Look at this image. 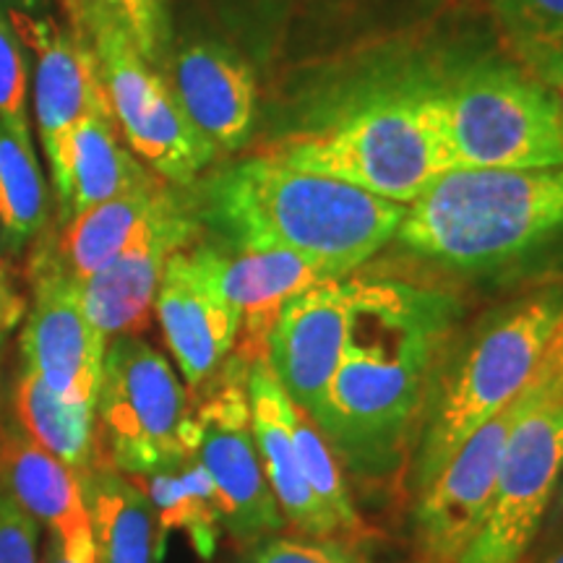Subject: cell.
I'll list each match as a JSON object with an SVG mask.
<instances>
[{
	"label": "cell",
	"instance_id": "12",
	"mask_svg": "<svg viewBox=\"0 0 563 563\" xmlns=\"http://www.w3.org/2000/svg\"><path fill=\"white\" fill-rule=\"evenodd\" d=\"M199 232L191 196L165 183L157 203L129 245L112 262L79 285L81 306L91 327L104 340L139 334L150 323V311L167 262L175 251L188 249Z\"/></svg>",
	"mask_w": 563,
	"mask_h": 563
},
{
	"label": "cell",
	"instance_id": "34",
	"mask_svg": "<svg viewBox=\"0 0 563 563\" xmlns=\"http://www.w3.org/2000/svg\"><path fill=\"white\" fill-rule=\"evenodd\" d=\"M51 0H0V11L9 13V19L16 16H47Z\"/></svg>",
	"mask_w": 563,
	"mask_h": 563
},
{
	"label": "cell",
	"instance_id": "8",
	"mask_svg": "<svg viewBox=\"0 0 563 563\" xmlns=\"http://www.w3.org/2000/svg\"><path fill=\"white\" fill-rule=\"evenodd\" d=\"M191 415L178 373L136 334L115 336L104 350L97 394V439L118 473L141 477L194 454L186 446Z\"/></svg>",
	"mask_w": 563,
	"mask_h": 563
},
{
	"label": "cell",
	"instance_id": "11",
	"mask_svg": "<svg viewBox=\"0 0 563 563\" xmlns=\"http://www.w3.org/2000/svg\"><path fill=\"white\" fill-rule=\"evenodd\" d=\"M538 368L504 410L485 420L431 483L415 496L412 540L422 563H460L473 543L496 488L504 449L538 397Z\"/></svg>",
	"mask_w": 563,
	"mask_h": 563
},
{
	"label": "cell",
	"instance_id": "6",
	"mask_svg": "<svg viewBox=\"0 0 563 563\" xmlns=\"http://www.w3.org/2000/svg\"><path fill=\"white\" fill-rule=\"evenodd\" d=\"M422 100L454 167H563L555 95L525 68L477 66L439 89H422Z\"/></svg>",
	"mask_w": 563,
	"mask_h": 563
},
{
	"label": "cell",
	"instance_id": "25",
	"mask_svg": "<svg viewBox=\"0 0 563 563\" xmlns=\"http://www.w3.org/2000/svg\"><path fill=\"white\" fill-rule=\"evenodd\" d=\"M13 407L21 433L37 446L58 456L79 475L97 464V418L95 407L70 405L55 397L30 368L19 376L13 389Z\"/></svg>",
	"mask_w": 563,
	"mask_h": 563
},
{
	"label": "cell",
	"instance_id": "9",
	"mask_svg": "<svg viewBox=\"0 0 563 563\" xmlns=\"http://www.w3.org/2000/svg\"><path fill=\"white\" fill-rule=\"evenodd\" d=\"M251 363L235 352L209 378L207 394L188 415V443L214 483L222 527L238 543H256L285 530V514L266 483L251 428Z\"/></svg>",
	"mask_w": 563,
	"mask_h": 563
},
{
	"label": "cell",
	"instance_id": "18",
	"mask_svg": "<svg viewBox=\"0 0 563 563\" xmlns=\"http://www.w3.org/2000/svg\"><path fill=\"white\" fill-rule=\"evenodd\" d=\"M0 488L51 530L70 561L97 563L87 493L74 467L11 431L0 449Z\"/></svg>",
	"mask_w": 563,
	"mask_h": 563
},
{
	"label": "cell",
	"instance_id": "21",
	"mask_svg": "<svg viewBox=\"0 0 563 563\" xmlns=\"http://www.w3.org/2000/svg\"><path fill=\"white\" fill-rule=\"evenodd\" d=\"M162 188L165 180H152L150 186L81 211L74 220L42 228L34 238L37 245L30 262V277L55 274L81 285L91 274L104 269L150 217Z\"/></svg>",
	"mask_w": 563,
	"mask_h": 563
},
{
	"label": "cell",
	"instance_id": "1",
	"mask_svg": "<svg viewBox=\"0 0 563 563\" xmlns=\"http://www.w3.org/2000/svg\"><path fill=\"white\" fill-rule=\"evenodd\" d=\"M456 316L460 306L443 292L352 279L342 357L313 422L355 477L386 483L410 464Z\"/></svg>",
	"mask_w": 563,
	"mask_h": 563
},
{
	"label": "cell",
	"instance_id": "7",
	"mask_svg": "<svg viewBox=\"0 0 563 563\" xmlns=\"http://www.w3.org/2000/svg\"><path fill=\"white\" fill-rule=\"evenodd\" d=\"M538 397L509 435L496 488L460 563H522L563 475V319L538 363Z\"/></svg>",
	"mask_w": 563,
	"mask_h": 563
},
{
	"label": "cell",
	"instance_id": "4",
	"mask_svg": "<svg viewBox=\"0 0 563 563\" xmlns=\"http://www.w3.org/2000/svg\"><path fill=\"white\" fill-rule=\"evenodd\" d=\"M563 319V282L519 295L485 316L460 342H449L410 456L415 496L441 473L485 420L525 389Z\"/></svg>",
	"mask_w": 563,
	"mask_h": 563
},
{
	"label": "cell",
	"instance_id": "24",
	"mask_svg": "<svg viewBox=\"0 0 563 563\" xmlns=\"http://www.w3.org/2000/svg\"><path fill=\"white\" fill-rule=\"evenodd\" d=\"M150 498L157 519V559L165 553V538L170 532H186L194 551L209 561L217 553L222 532V511L214 483L199 456L188 454L152 473L131 477Z\"/></svg>",
	"mask_w": 563,
	"mask_h": 563
},
{
	"label": "cell",
	"instance_id": "26",
	"mask_svg": "<svg viewBox=\"0 0 563 563\" xmlns=\"http://www.w3.org/2000/svg\"><path fill=\"white\" fill-rule=\"evenodd\" d=\"M47 222V186L30 129L0 121V228L3 245L21 251Z\"/></svg>",
	"mask_w": 563,
	"mask_h": 563
},
{
	"label": "cell",
	"instance_id": "38",
	"mask_svg": "<svg viewBox=\"0 0 563 563\" xmlns=\"http://www.w3.org/2000/svg\"><path fill=\"white\" fill-rule=\"evenodd\" d=\"M540 563H563V543H561V545H555V548H553V551H551V553H548V555H545V559H543V561H540Z\"/></svg>",
	"mask_w": 563,
	"mask_h": 563
},
{
	"label": "cell",
	"instance_id": "35",
	"mask_svg": "<svg viewBox=\"0 0 563 563\" xmlns=\"http://www.w3.org/2000/svg\"><path fill=\"white\" fill-rule=\"evenodd\" d=\"M548 519H551V525L555 527V530H563V475H561L559 490H555V498H553V506H551V514H548Z\"/></svg>",
	"mask_w": 563,
	"mask_h": 563
},
{
	"label": "cell",
	"instance_id": "29",
	"mask_svg": "<svg viewBox=\"0 0 563 563\" xmlns=\"http://www.w3.org/2000/svg\"><path fill=\"white\" fill-rule=\"evenodd\" d=\"M290 433L302 475H306L311 490L319 496V501L336 519L342 534L361 532V514L355 511V501H352L350 485L344 481L340 456H336L332 443L327 441V435L319 431V426L295 405L290 412Z\"/></svg>",
	"mask_w": 563,
	"mask_h": 563
},
{
	"label": "cell",
	"instance_id": "31",
	"mask_svg": "<svg viewBox=\"0 0 563 563\" xmlns=\"http://www.w3.org/2000/svg\"><path fill=\"white\" fill-rule=\"evenodd\" d=\"M0 121L13 129H30L24 47L5 11H0Z\"/></svg>",
	"mask_w": 563,
	"mask_h": 563
},
{
	"label": "cell",
	"instance_id": "17",
	"mask_svg": "<svg viewBox=\"0 0 563 563\" xmlns=\"http://www.w3.org/2000/svg\"><path fill=\"white\" fill-rule=\"evenodd\" d=\"M165 81L217 154L241 150L256 108V79L241 55L220 42H191L175 53Z\"/></svg>",
	"mask_w": 563,
	"mask_h": 563
},
{
	"label": "cell",
	"instance_id": "30",
	"mask_svg": "<svg viewBox=\"0 0 563 563\" xmlns=\"http://www.w3.org/2000/svg\"><path fill=\"white\" fill-rule=\"evenodd\" d=\"M238 563H371L355 545L308 534H266L245 545Z\"/></svg>",
	"mask_w": 563,
	"mask_h": 563
},
{
	"label": "cell",
	"instance_id": "36",
	"mask_svg": "<svg viewBox=\"0 0 563 563\" xmlns=\"http://www.w3.org/2000/svg\"><path fill=\"white\" fill-rule=\"evenodd\" d=\"M45 563H74V561H70L68 555L60 551V545L55 543V540L51 538V545H47V559H45Z\"/></svg>",
	"mask_w": 563,
	"mask_h": 563
},
{
	"label": "cell",
	"instance_id": "20",
	"mask_svg": "<svg viewBox=\"0 0 563 563\" xmlns=\"http://www.w3.org/2000/svg\"><path fill=\"white\" fill-rule=\"evenodd\" d=\"M214 269L220 290L241 313V336L235 352L253 363L264 357L279 308L292 295L329 279H344L329 266L308 262L287 251H222L214 245Z\"/></svg>",
	"mask_w": 563,
	"mask_h": 563
},
{
	"label": "cell",
	"instance_id": "13",
	"mask_svg": "<svg viewBox=\"0 0 563 563\" xmlns=\"http://www.w3.org/2000/svg\"><path fill=\"white\" fill-rule=\"evenodd\" d=\"M162 334L191 389L222 368L241 336V313L220 290L214 245L175 251L154 298Z\"/></svg>",
	"mask_w": 563,
	"mask_h": 563
},
{
	"label": "cell",
	"instance_id": "10",
	"mask_svg": "<svg viewBox=\"0 0 563 563\" xmlns=\"http://www.w3.org/2000/svg\"><path fill=\"white\" fill-rule=\"evenodd\" d=\"M87 45L131 152L170 186H194L220 154L188 121L165 76L115 30L97 32Z\"/></svg>",
	"mask_w": 563,
	"mask_h": 563
},
{
	"label": "cell",
	"instance_id": "37",
	"mask_svg": "<svg viewBox=\"0 0 563 563\" xmlns=\"http://www.w3.org/2000/svg\"><path fill=\"white\" fill-rule=\"evenodd\" d=\"M555 104H559V129H561V141H563V81L555 87Z\"/></svg>",
	"mask_w": 563,
	"mask_h": 563
},
{
	"label": "cell",
	"instance_id": "23",
	"mask_svg": "<svg viewBox=\"0 0 563 563\" xmlns=\"http://www.w3.org/2000/svg\"><path fill=\"white\" fill-rule=\"evenodd\" d=\"M81 481L97 563H159L157 519L139 483L112 464H95Z\"/></svg>",
	"mask_w": 563,
	"mask_h": 563
},
{
	"label": "cell",
	"instance_id": "5",
	"mask_svg": "<svg viewBox=\"0 0 563 563\" xmlns=\"http://www.w3.org/2000/svg\"><path fill=\"white\" fill-rule=\"evenodd\" d=\"M269 154L295 170L350 183L405 207L454 170L422 91L365 102L323 129L282 141Z\"/></svg>",
	"mask_w": 563,
	"mask_h": 563
},
{
	"label": "cell",
	"instance_id": "32",
	"mask_svg": "<svg viewBox=\"0 0 563 563\" xmlns=\"http://www.w3.org/2000/svg\"><path fill=\"white\" fill-rule=\"evenodd\" d=\"M0 563H42L40 522L0 488Z\"/></svg>",
	"mask_w": 563,
	"mask_h": 563
},
{
	"label": "cell",
	"instance_id": "28",
	"mask_svg": "<svg viewBox=\"0 0 563 563\" xmlns=\"http://www.w3.org/2000/svg\"><path fill=\"white\" fill-rule=\"evenodd\" d=\"M70 32L89 42L97 32L115 30L136 47L146 63L162 58L165 13L162 0H63Z\"/></svg>",
	"mask_w": 563,
	"mask_h": 563
},
{
	"label": "cell",
	"instance_id": "3",
	"mask_svg": "<svg viewBox=\"0 0 563 563\" xmlns=\"http://www.w3.org/2000/svg\"><path fill=\"white\" fill-rule=\"evenodd\" d=\"M399 243L460 272H485L563 241V167H454L407 203Z\"/></svg>",
	"mask_w": 563,
	"mask_h": 563
},
{
	"label": "cell",
	"instance_id": "2",
	"mask_svg": "<svg viewBox=\"0 0 563 563\" xmlns=\"http://www.w3.org/2000/svg\"><path fill=\"white\" fill-rule=\"evenodd\" d=\"M199 228L235 251H287L347 277L397 235L405 203L302 173L274 154L224 167L191 196Z\"/></svg>",
	"mask_w": 563,
	"mask_h": 563
},
{
	"label": "cell",
	"instance_id": "15",
	"mask_svg": "<svg viewBox=\"0 0 563 563\" xmlns=\"http://www.w3.org/2000/svg\"><path fill=\"white\" fill-rule=\"evenodd\" d=\"M32 287V311L21 332L24 368L37 373L63 402L97 407L108 340L84 313L79 285L40 274Z\"/></svg>",
	"mask_w": 563,
	"mask_h": 563
},
{
	"label": "cell",
	"instance_id": "27",
	"mask_svg": "<svg viewBox=\"0 0 563 563\" xmlns=\"http://www.w3.org/2000/svg\"><path fill=\"white\" fill-rule=\"evenodd\" d=\"M504 47L548 87L563 81V0H493Z\"/></svg>",
	"mask_w": 563,
	"mask_h": 563
},
{
	"label": "cell",
	"instance_id": "14",
	"mask_svg": "<svg viewBox=\"0 0 563 563\" xmlns=\"http://www.w3.org/2000/svg\"><path fill=\"white\" fill-rule=\"evenodd\" d=\"M352 279H329L279 308L264 357L290 402L316 420L347 336Z\"/></svg>",
	"mask_w": 563,
	"mask_h": 563
},
{
	"label": "cell",
	"instance_id": "19",
	"mask_svg": "<svg viewBox=\"0 0 563 563\" xmlns=\"http://www.w3.org/2000/svg\"><path fill=\"white\" fill-rule=\"evenodd\" d=\"M249 407L266 483L285 514V522L308 538H340V525L302 475L290 433L292 402L266 357H256L249 368Z\"/></svg>",
	"mask_w": 563,
	"mask_h": 563
},
{
	"label": "cell",
	"instance_id": "22",
	"mask_svg": "<svg viewBox=\"0 0 563 563\" xmlns=\"http://www.w3.org/2000/svg\"><path fill=\"white\" fill-rule=\"evenodd\" d=\"M157 180L118 139V123L112 118L108 95L81 118L70 133L60 173L53 178L58 222L97 203L136 191Z\"/></svg>",
	"mask_w": 563,
	"mask_h": 563
},
{
	"label": "cell",
	"instance_id": "33",
	"mask_svg": "<svg viewBox=\"0 0 563 563\" xmlns=\"http://www.w3.org/2000/svg\"><path fill=\"white\" fill-rule=\"evenodd\" d=\"M21 311H24V302H21L19 295L11 290L9 282L0 277V344H3L5 334L16 327Z\"/></svg>",
	"mask_w": 563,
	"mask_h": 563
},
{
	"label": "cell",
	"instance_id": "16",
	"mask_svg": "<svg viewBox=\"0 0 563 563\" xmlns=\"http://www.w3.org/2000/svg\"><path fill=\"white\" fill-rule=\"evenodd\" d=\"M11 24L34 53V112L55 178L70 133L97 102L104 100L100 70L87 42L70 30H60L51 13L37 19L16 16Z\"/></svg>",
	"mask_w": 563,
	"mask_h": 563
}]
</instances>
